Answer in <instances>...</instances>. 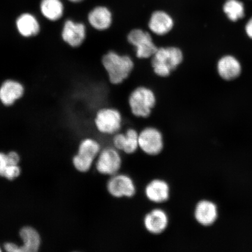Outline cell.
I'll return each mask as SVG.
<instances>
[{
  "label": "cell",
  "instance_id": "12",
  "mask_svg": "<svg viewBox=\"0 0 252 252\" xmlns=\"http://www.w3.org/2000/svg\"><path fill=\"white\" fill-rule=\"evenodd\" d=\"M21 252H37L42 247V236L38 230L31 225H25L19 231Z\"/></svg>",
  "mask_w": 252,
  "mask_h": 252
},
{
  "label": "cell",
  "instance_id": "8",
  "mask_svg": "<svg viewBox=\"0 0 252 252\" xmlns=\"http://www.w3.org/2000/svg\"><path fill=\"white\" fill-rule=\"evenodd\" d=\"M94 163L97 172L112 176L119 173L122 165V158L119 151L114 147H108L100 151Z\"/></svg>",
  "mask_w": 252,
  "mask_h": 252
},
{
  "label": "cell",
  "instance_id": "26",
  "mask_svg": "<svg viewBox=\"0 0 252 252\" xmlns=\"http://www.w3.org/2000/svg\"><path fill=\"white\" fill-rule=\"evenodd\" d=\"M8 165L7 153L0 151V178H2L5 170Z\"/></svg>",
  "mask_w": 252,
  "mask_h": 252
},
{
  "label": "cell",
  "instance_id": "14",
  "mask_svg": "<svg viewBox=\"0 0 252 252\" xmlns=\"http://www.w3.org/2000/svg\"><path fill=\"white\" fill-rule=\"evenodd\" d=\"M168 214L162 209H155L151 210L144 217V227L151 234H162L168 227Z\"/></svg>",
  "mask_w": 252,
  "mask_h": 252
},
{
  "label": "cell",
  "instance_id": "6",
  "mask_svg": "<svg viewBox=\"0 0 252 252\" xmlns=\"http://www.w3.org/2000/svg\"><path fill=\"white\" fill-rule=\"evenodd\" d=\"M123 118L121 112L112 107L99 109L94 118V125L99 133L105 135H114L122 126Z\"/></svg>",
  "mask_w": 252,
  "mask_h": 252
},
{
  "label": "cell",
  "instance_id": "19",
  "mask_svg": "<svg viewBox=\"0 0 252 252\" xmlns=\"http://www.w3.org/2000/svg\"><path fill=\"white\" fill-rule=\"evenodd\" d=\"M15 25L19 34L25 38L36 36L40 32L38 21L33 15L29 13L21 15L16 21Z\"/></svg>",
  "mask_w": 252,
  "mask_h": 252
},
{
  "label": "cell",
  "instance_id": "15",
  "mask_svg": "<svg viewBox=\"0 0 252 252\" xmlns=\"http://www.w3.org/2000/svg\"><path fill=\"white\" fill-rule=\"evenodd\" d=\"M148 27L151 33L158 36H163L173 30L174 21L166 12L156 11L151 14Z\"/></svg>",
  "mask_w": 252,
  "mask_h": 252
},
{
  "label": "cell",
  "instance_id": "22",
  "mask_svg": "<svg viewBox=\"0 0 252 252\" xmlns=\"http://www.w3.org/2000/svg\"><path fill=\"white\" fill-rule=\"evenodd\" d=\"M223 10L232 22L237 21L245 16L244 5L239 0H227L223 5Z\"/></svg>",
  "mask_w": 252,
  "mask_h": 252
},
{
  "label": "cell",
  "instance_id": "20",
  "mask_svg": "<svg viewBox=\"0 0 252 252\" xmlns=\"http://www.w3.org/2000/svg\"><path fill=\"white\" fill-rule=\"evenodd\" d=\"M194 216L198 223L204 226L213 224L218 216L216 205L212 201H200L195 209Z\"/></svg>",
  "mask_w": 252,
  "mask_h": 252
},
{
  "label": "cell",
  "instance_id": "3",
  "mask_svg": "<svg viewBox=\"0 0 252 252\" xmlns=\"http://www.w3.org/2000/svg\"><path fill=\"white\" fill-rule=\"evenodd\" d=\"M157 102L156 94L151 88L146 86L135 88L128 97L129 108L132 114L139 118L150 117Z\"/></svg>",
  "mask_w": 252,
  "mask_h": 252
},
{
  "label": "cell",
  "instance_id": "17",
  "mask_svg": "<svg viewBox=\"0 0 252 252\" xmlns=\"http://www.w3.org/2000/svg\"><path fill=\"white\" fill-rule=\"evenodd\" d=\"M88 20L94 30L103 32L109 30L111 27L112 14L108 8L99 6L90 11L88 15Z\"/></svg>",
  "mask_w": 252,
  "mask_h": 252
},
{
  "label": "cell",
  "instance_id": "4",
  "mask_svg": "<svg viewBox=\"0 0 252 252\" xmlns=\"http://www.w3.org/2000/svg\"><path fill=\"white\" fill-rule=\"evenodd\" d=\"M100 151L101 147L99 142L94 138H84L79 144L77 154L72 157V165L79 172L89 171Z\"/></svg>",
  "mask_w": 252,
  "mask_h": 252
},
{
  "label": "cell",
  "instance_id": "24",
  "mask_svg": "<svg viewBox=\"0 0 252 252\" xmlns=\"http://www.w3.org/2000/svg\"><path fill=\"white\" fill-rule=\"evenodd\" d=\"M6 153H7L9 164L20 165L21 162V156L17 151L11 150Z\"/></svg>",
  "mask_w": 252,
  "mask_h": 252
},
{
  "label": "cell",
  "instance_id": "16",
  "mask_svg": "<svg viewBox=\"0 0 252 252\" xmlns=\"http://www.w3.org/2000/svg\"><path fill=\"white\" fill-rule=\"evenodd\" d=\"M147 199L154 203L160 204L168 201L170 196L169 186L162 179H156L150 181L145 188Z\"/></svg>",
  "mask_w": 252,
  "mask_h": 252
},
{
  "label": "cell",
  "instance_id": "28",
  "mask_svg": "<svg viewBox=\"0 0 252 252\" xmlns=\"http://www.w3.org/2000/svg\"><path fill=\"white\" fill-rule=\"evenodd\" d=\"M69 1L74 2H80V1H82V0H69Z\"/></svg>",
  "mask_w": 252,
  "mask_h": 252
},
{
  "label": "cell",
  "instance_id": "10",
  "mask_svg": "<svg viewBox=\"0 0 252 252\" xmlns=\"http://www.w3.org/2000/svg\"><path fill=\"white\" fill-rule=\"evenodd\" d=\"M86 25L68 20L63 25L61 32L62 39L72 48H78L83 45L87 39Z\"/></svg>",
  "mask_w": 252,
  "mask_h": 252
},
{
  "label": "cell",
  "instance_id": "1",
  "mask_svg": "<svg viewBox=\"0 0 252 252\" xmlns=\"http://www.w3.org/2000/svg\"><path fill=\"white\" fill-rule=\"evenodd\" d=\"M101 64L109 83L114 86L124 83L130 76L135 67L133 60L130 56L119 54L113 50L103 55Z\"/></svg>",
  "mask_w": 252,
  "mask_h": 252
},
{
  "label": "cell",
  "instance_id": "13",
  "mask_svg": "<svg viewBox=\"0 0 252 252\" xmlns=\"http://www.w3.org/2000/svg\"><path fill=\"white\" fill-rule=\"evenodd\" d=\"M112 143L113 147L125 154H133L139 149L138 146V133L135 129L130 128L125 133L114 134Z\"/></svg>",
  "mask_w": 252,
  "mask_h": 252
},
{
  "label": "cell",
  "instance_id": "21",
  "mask_svg": "<svg viewBox=\"0 0 252 252\" xmlns=\"http://www.w3.org/2000/svg\"><path fill=\"white\" fill-rule=\"evenodd\" d=\"M40 11L47 20L56 21L62 17L64 7L60 0H42Z\"/></svg>",
  "mask_w": 252,
  "mask_h": 252
},
{
  "label": "cell",
  "instance_id": "11",
  "mask_svg": "<svg viewBox=\"0 0 252 252\" xmlns=\"http://www.w3.org/2000/svg\"><path fill=\"white\" fill-rule=\"evenodd\" d=\"M24 94L23 84L13 79H7L0 86V102L5 106H11L21 99Z\"/></svg>",
  "mask_w": 252,
  "mask_h": 252
},
{
  "label": "cell",
  "instance_id": "27",
  "mask_svg": "<svg viewBox=\"0 0 252 252\" xmlns=\"http://www.w3.org/2000/svg\"><path fill=\"white\" fill-rule=\"evenodd\" d=\"M245 31L248 37L252 39V17L249 20L247 25H246Z\"/></svg>",
  "mask_w": 252,
  "mask_h": 252
},
{
  "label": "cell",
  "instance_id": "2",
  "mask_svg": "<svg viewBox=\"0 0 252 252\" xmlns=\"http://www.w3.org/2000/svg\"><path fill=\"white\" fill-rule=\"evenodd\" d=\"M150 59L151 67L154 74L164 78L169 77L182 64L184 53L178 47H158Z\"/></svg>",
  "mask_w": 252,
  "mask_h": 252
},
{
  "label": "cell",
  "instance_id": "29",
  "mask_svg": "<svg viewBox=\"0 0 252 252\" xmlns=\"http://www.w3.org/2000/svg\"><path fill=\"white\" fill-rule=\"evenodd\" d=\"M2 247H1V246H0V252H2L3 250H2Z\"/></svg>",
  "mask_w": 252,
  "mask_h": 252
},
{
  "label": "cell",
  "instance_id": "9",
  "mask_svg": "<svg viewBox=\"0 0 252 252\" xmlns=\"http://www.w3.org/2000/svg\"><path fill=\"white\" fill-rule=\"evenodd\" d=\"M107 190L113 197L131 198L136 193V187L130 176L117 173L110 176L106 185Z\"/></svg>",
  "mask_w": 252,
  "mask_h": 252
},
{
  "label": "cell",
  "instance_id": "7",
  "mask_svg": "<svg viewBox=\"0 0 252 252\" xmlns=\"http://www.w3.org/2000/svg\"><path fill=\"white\" fill-rule=\"evenodd\" d=\"M138 146L147 155H159L164 147V141L161 132L154 127L144 128L138 133Z\"/></svg>",
  "mask_w": 252,
  "mask_h": 252
},
{
  "label": "cell",
  "instance_id": "25",
  "mask_svg": "<svg viewBox=\"0 0 252 252\" xmlns=\"http://www.w3.org/2000/svg\"><path fill=\"white\" fill-rule=\"evenodd\" d=\"M3 250L7 252H21L20 244L15 242H6L2 245Z\"/></svg>",
  "mask_w": 252,
  "mask_h": 252
},
{
  "label": "cell",
  "instance_id": "23",
  "mask_svg": "<svg viewBox=\"0 0 252 252\" xmlns=\"http://www.w3.org/2000/svg\"><path fill=\"white\" fill-rule=\"evenodd\" d=\"M22 169L20 165H8L6 168L2 178L9 182H12L20 177Z\"/></svg>",
  "mask_w": 252,
  "mask_h": 252
},
{
  "label": "cell",
  "instance_id": "18",
  "mask_svg": "<svg viewBox=\"0 0 252 252\" xmlns=\"http://www.w3.org/2000/svg\"><path fill=\"white\" fill-rule=\"evenodd\" d=\"M217 71L223 80H234L241 74V65L234 56H223L217 63Z\"/></svg>",
  "mask_w": 252,
  "mask_h": 252
},
{
  "label": "cell",
  "instance_id": "5",
  "mask_svg": "<svg viewBox=\"0 0 252 252\" xmlns=\"http://www.w3.org/2000/svg\"><path fill=\"white\" fill-rule=\"evenodd\" d=\"M126 39L134 47L135 56L138 59H151L158 48L151 33L140 28L131 30L127 33Z\"/></svg>",
  "mask_w": 252,
  "mask_h": 252
}]
</instances>
